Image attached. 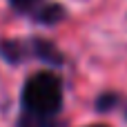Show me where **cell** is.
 <instances>
[{
    "label": "cell",
    "mask_w": 127,
    "mask_h": 127,
    "mask_svg": "<svg viewBox=\"0 0 127 127\" xmlns=\"http://www.w3.org/2000/svg\"><path fill=\"white\" fill-rule=\"evenodd\" d=\"M20 127H54V125L49 123V116H33V114H29L27 118H22Z\"/></svg>",
    "instance_id": "obj_5"
},
{
    "label": "cell",
    "mask_w": 127,
    "mask_h": 127,
    "mask_svg": "<svg viewBox=\"0 0 127 127\" xmlns=\"http://www.w3.org/2000/svg\"><path fill=\"white\" fill-rule=\"evenodd\" d=\"M0 54H2L7 60L18 63V60L22 58V47H20L18 42H2V45H0Z\"/></svg>",
    "instance_id": "obj_4"
},
{
    "label": "cell",
    "mask_w": 127,
    "mask_h": 127,
    "mask_svg": "<svg viewBox=\"0 0 127 127\" xmlns=\"http://www.w3.org/2000/svg\"><path fill=\"white\" fill-rule=\"evenodd\" d=\"M13 2H16L18 7H27V4H31L33 0H13Z\"/></svg>",
    "instance_id": "obj_7"
},
{
    "label": "cell",
    "mask_w": 127,
    "mask_h": 127,
    "mask_svg": "<svg viewBox=\"0 0 127 127\" xmlns=\"http://www.w3.org/2000/svg\"><path fill=\"white\" fill-rule=\"evenodd\" d=\"M118 103V98L114 96V94H107V96H103V98H98V109H103V112H107L112 105H116Z\"/></svg>",
    "instance_id": "obj_6"
},
{
    "label": "cell",
    "mask_w": 127,
    "mask_h": 127,
    "mask_svg": "<svg viewBox=\"0 0 127 127\" xmlns=\"http://www.w3.org/2000/svg\"><path fill=\"white\" fill-rule=\"evenodd\" d=\"M63 16H65V13H63V9H60L58 4H49V7H45V9H40L36 18H38L40 22H58Z\"/></svg>",
    "instance_id": "obj_3"
},
{
    "label": "cell",
    "mask_w": 127,
    "mask_h": 127,
    "mask_svg": "<svg viewBox=\"0 0 127 127\" xmlns=\"http://www.w3.org/2000/svg\"><path fill=\"white\" fill-rule=\"evenodd\" d=\"M22 105L27 114L33 116H51L63 105V85L58 76L49 71L33 74L22 89Z\"/></svg>",
    "instance_id": "obj_1"
},
{
    "label": "cell",
    "mask_w": 127,
    "mask_h": 127,
    "mask_svg": "<svg viewBox=\"0 0 127 127\" xmlns=\"http://www.w3.org/2000/svg\"><path fill=\"white\" fill-rule=\"evenodd\" d=\"M89 127H107V125H89Z\"/></svg>",
    "instance_id": "obj_8"
},
{
    "label": "cell",
    "mask_w": 127,
    "mask_h": 127,
    "mask_svg": "<svg viewBox=\"0 0 127 127\" xmlns=\"http://www.w3.org/2000/svg\"><path fill=\"white\" fill-rule=\"evenodd\" d=\"M36 54L42 58V60H49V63H60V54L56 51V47L54 45H49V42H45V40H36Z\"/></svg>",
    "instance_id": "obj_2"
}]
</instances>
